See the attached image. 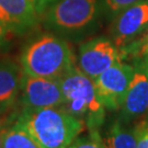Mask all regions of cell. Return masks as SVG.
<instances>
[{"mask_svg":"<svg viewBox=\"0 0 148 148\" xmlns=\"http://www.w3.org/2000/svg\"><path fill=\"white\" fill-rule=\"evenodd\" d=\"M16 120L41 148H67L87 128L85 122L64 106L23 109Z\"/></svg>","mask_w":148,"mask_h":148,"instance_id":"obj_1","label":"cell"},{"mask_svg":"<svg viewBox=\"0 0 148 148\" xmlns=\"http://www.w3.org/2000/svg\"><path fill=\"white\" fill-rule=\"evenodd\" d=\"M45 13V27L71 40L95 32L104 12L103 0H58Z\"/></svg>","mask_w":148,"mask_h":148,"instance_id":"obj_2","label":"cell"},{"mask_svg":"<svg viewBox=\"0 0 148 148\" xmlns=\"http://www.w3.org/2000/svg\"><path fill=\"white\" fill-rule=\"evenodd\" d=\"M75 64L69 44L62 36L53 34L34 38L21 55L23 73L33 77L59 80Z\"/></svg>","mask_w":148,"mask_h":148,"instance_id":"obj_3","label":"cell"},{"mask_svg":"<svg viewBox=\"0 0 148 148\" xmlns=\"http://www.w3.org/2000/svg\"><path fill=\"white\" fill-rule=\"evenodd\" d=\"M64 108L85 122L89 131H99L106 119V108L95 91V82L75 64L59 79Z\"/></svg>","mask_w":148,"mask_h":148,"instance_id":"obj_4","label":"cell"},{"mask_svg":"<svg viewBox=\"0 0 148 148\" xmlns=\"http://www.w3.org/2000/svg\"><path fill=\"white\" fill-rule=\"evenodd\" d=\"M133 73V65L120 60L93 80L97 95L106 110L116 111L122 108Z\"/></svg>","mask_w":148,"mask_h":148,"instance_id":"obj_5","label":"cell"},{"mask_svg":"<svg viewBox=\"0 0 148 148\" xmlns=\"http://www.w3.org/2000/svg\"><path fill=\"white\" fill-rule=\"evenodd\" d=\"M120 60L121 52L113 41L106 37H95L79 47L77 66L86 76L95 80Z\"/></svg>","mask_w":148,"mask_h":148,"instance_id":"obj_6","label":"cell"},{"mask_svg":"<svg viewBox=\"0 0 148 148\" xmlns=\"http://www.w3.org/2000/svg\"><path fill=\"white\" fill-rule=\"evenodd\" d=\"M23 109H44L64 106L59 80L23 75L21 84Z\"/></svg>","mask_w":148,"mask_h":148,"instance_id":"obj_7","label":"cell"},{"mask_svg":"<svg viewBox=\"0 0 148 148\" xmlns=\"http://www.w3.org/2000/svg\"><path fill=\"white\" fill-rule=\"evenodd\" d=\"M148 29V0H139L119 13L111 29L112 41L122 49Z\"/></svg>","mask_w":148,"mask_h":148,"instance_id":"obj_8","label":"cell"},{"mask_svg":"<svg viewBox=\"0 0 148 148\" xmlns=\"http://www.w3.org/2000/svg\"><path fill=\"white\" fill-rule=\"evenodd\" d=\"M133 66V77L120 109V119L124 123L137 120L148 113V75L142 58H136Z\"/></svg>","mask_w":148,"mask_h":148,"instance_id":"obj_9","label":"cell"},{"mask_svg":"<svg viewBox=\"0 0 148 148\" xmlns=\"http://www.w3.org/2000/svg\"><path fill=\"white\" fill-rule=\"evenodd\" d=\"M35 0H0V22L8 32L22 34L36 24Z\"/></svg>","mask_w":148,"mask_h":148,"instance_id":"obj_10","label":"cell"},{"mask_svg":"<svg viewBox=\"0 0 148 148\" xmlns=\"http://www.w3.org/2000/svg\"><path fill=\"white\" fill-rule=\"evenodd\" d=\"M23 70L11 58H0V116L16 103L21 91Z\"/></svg>","mask_w":148,"mask_h":148,"instance_id":"obj_11","label":"cell"},{"mask_svg":"<svg viewBox=\"0 0 148 148\" xmlns=\"http://www.w3.org/2000/svg\"><path fill=\"white\" fill-rule=\"evenodd\" d=\"M2 148H41L27 128L16 120L7 123L2 136Z\"/></svg>","mask_w":148,"mask_h":148,"instance_id":"obj_12","label":"cell"},{"mask_svg":"<svg viewBox=\"0 0 148 148\" xmlns=\"http://www.w3.org/2000/svg\"><path fill=\"white\" fill-rule=\"evenodd\" d=\"M104 143L108 148H137L134 130L125 126L121 119L113 121Z\"/></svg>","mask_w":148,"mask_h":148,"instance_id":"obj_13","label":"cell"},{"mask_svg":"<svg viewBox=\"0 0 148 148\" xmlns=\"http://www.w3.org/2000/svg\"><path fill=\"white\" fill-rule=\"evenodd\" d=\"M120 52H121L122 59L126 56H132L135 58H143L148 53V31L144 34V36L133 41L131 44L120 49Z\"/></svg>","mask_w":148,"mask_h":148,"instance_id":"obj_14","label":"cell"},{"mask_svg":"<svg viewBox=\"0 0 148 148\" xmlns=\"http://www.w3.org/2000/svg\"><path fill=\"white\" fill-rule=\"evenodd\" d=\"M67 148H108L99 131H89V136L77 137Z\"/></svg>","mask_w":148,"mask_h":148,"instance_id":"obj_15","label":"cell"},{"mask_svg":"<svg viewBox=\"0 0 148 148\" xmlns=\"http://www.w3.org/2000/svg\"><path fill=\"white\" fill-rule=\"evenodd\" d=\"M137 1L139 0H103L104 12L106 16H117Z\"/></svg>","mask_w":148,"mask_h":148,"instance_id":"obj_16","label":"cell"},{"mask_svg":"<svg viewBox=\"0 0 148 148\" xmlns=\"http://www.w3.org/2000/svg\"><path fill=\"white\" fill-rule=\"evenodd\" d=\"M133 130L136 136L137 148H148V120L142 119L136 123Z\"/></svg>","mask_w":148,"mask_h":148,"instance_id":"obj_17","label":"cell"},{"mask_svg":"<svg viewBox=\"0 0 148 148\" xmlns=\"http://www.w3.org/2000/svg\"><path fill=\"white\" fill-rule=\"evenodd\" d=\"M56 1H58V0H35V7H36L37 12L40 14L44 13Z\"/></svg>","mask_w":148,"mask_h":148,"instance_id":"obj_18","label":"cell"},{"mask_svg":"<svg viewBox=\"0 0 148 148\" xmlns=\"http://www.w3.org/2000/svg\"><path fill=\"white\" fill-rule=\"evenodd\" d=\"M7 34H8V31L5 29V27L1 24L0 22V47H2L5 44V41H7Z\"/></svg>","mask_w":148,"mask_h":148,"instance_id":"obj_19","label":"cell"},{"mask_svg":"<svg viewBox=\"0 0 148 148\" xmlns=\"http://www.w3.org/2000/svg\"><path fill=\"white\" fill-rule=\"evenodd\" d=\"M8 121L3 116H0V148H2V136H3V131L7 125Z\"/></svg>","mask_w":148,"mask_h":148,"instance_id":"obj_20","label":"cell"},{"mask_svg":"<svg viewBox=\"0 0 148 148\" xmlns=\"http://www.w3.org/2000/svg\"><path fill=\"white\" fill-rule=\"evenodd\" d=\"M142 60H143L144 67H145V69H146V73H147V75H148V53L144 56L143 58H142Z\"/></svg>","mask_w":148,"mask_h":148,"instance_id":"obj_21","label":"cell"}]
</instances>
